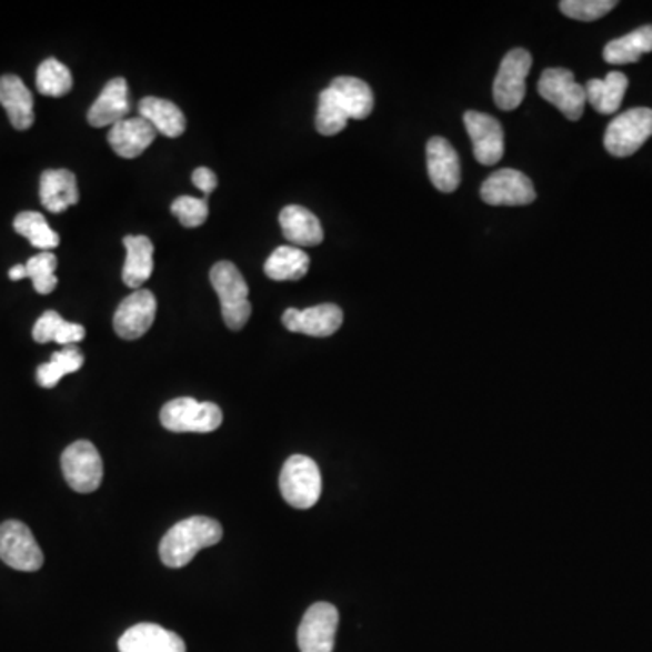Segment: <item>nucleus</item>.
I'll return each instance as SVG.
<instances>
[{"mask_svg":"<svg viewBox=\"0 0 652 652\" xmlns=\"http://www.w3.org/2000/svg\"><path fill=\"white\" fill-rule=\"evenodd\" d=\"M223 539L220 522L209 516H191L172 525L160 542V559L168 568L180 569L205 548L217 545Z\"/></svg>","mask_w":652,"mask_h":652,"instance_id":"nucleus-1","label":"nucleus"},{"mask_svg":"<svg viewBox=\"0 0 652 652\" xmlns=\"http://www.w3.org/2000/svg\"><path fill=\"white\" fill-rule=\"evenodd\" d=\"M212 289L220 295L221 315L231 330H241L251 319L249 284L231 261H220L211 269Z\"/></svg>","mask_w":652,"mask_h":652,"instance_id":"nucleus-2","label":"nucleus"},{"mask_svg":"<svg viewBox=\"0 0 652 652\" xmlns=\"http://www.w3.org/2000/svg\"><path fill=\"white\" fill-rule=\"evenodd\" d=\"M162 427L174 433H211L221 427L223 412L214 402L192 398L172 399L160 413Z\"/></svg>","mask_w":652,"mask_h":652,"instance_id":"nucleus-3","label":"nucleus"},{"mask_svg":"<svg viewBox=\"0 0 652 652\" xmlns=\"http://www.w3.org/2000/svg\"><path fill=\"white\" fill-rule=\"evenodd\" d=\"M321 485V471L310 457L292 455L284 462L280 490L287 504L298 510H309L319 501Z\"/></svg>","mask_w":652,"mask_h":652,"instance_id":"nucleus-4","label":"nucleus"},{"mask_svg":"<svg viewBox=\"0 0 652 652\" xmlns=\"http://www.w3.org/2000/svg\"><path fill=\"white\" fill-rule=\"evenodd\" d=\"M652 137V109L634 108L609 123L603 146L611 157H633Z\"/></svg>","mask_w":652,"mask_h":652,"instance_id":"nucleus-5","label":"nucleus"},{"mask_svg":"<svg viewBox=\"0 0 652 652\" xmlns=\"http://www.w3.org/2000/svg\"><path fill=\"white\" fill-rule=\"evenodd\" d=\"M0 560L24 573H33L44 565V553L24 522L6 520L0 524Z\"/></svg>","mask_w":652,"mask_h":652,"instance_id":"nucleus-6","label":"nucleus"},{"mask_svg":"<svg viewBox=\"0 0 652 652\" xmlns=\"http://www.w3.org/2000/svg\"><path fill=\"white\" fill-rule=\"evenodd\" d=\"M60 464L66 482L77 493H93L102 484V457L89 441H77L66 448Z\"/></svg>","mask_w":652,"mask_h":652,"instance_id":"nucleus-7","label":"nucleus"},{"mask_svg":"<svg viewBox=\"0 0 652 652\" xmlns=\"http://www.w3.org/2000/svg\"><path fill=\"white\" fill-rule=\"evenodd\" d=\"M539 93L545 102L553 103L571 122L584 114L585 89L574 80L573 71L565 68L545 69L539 80Z\"/></svg>","mask_w":652,"mask_h":652,"instance_id":"nucleus-8","label":"nucleus"},{"mask_svg":"<svg viewBox=\"0 0 652 652\" xmlns=\"http://www.w3.org/2000/svg\"><path fill=\"white\" fill-rule=\"evenodd\" d=\"M533 59L530 51L515 48L508 51L493 82V100L502 111H515L525 99V79L530 74Z\"/></svg>","mask_w":652,"mask_h":652,"instance_id":"nucleus-9","label":"nucleus"},{"mask_svg":"<svg viewBox=\"0 0 652 652\" xmlns=\"http://www.w3.org/2000/svg\"><path fill=\"white\" fill-rule=\"evenodd\" d=\"M339 613L332 603L310 605L298 629V648L301 652H332L338 633Z\"/></svg>","mask_w":652,"mask_h":652,"instance_id":"nucleus-10","label":"nucleus"},{"mask_svg":"<svg viewBox=\"0 0 652 652\" xmlns=\"http://www.w3.org/2000/svg\"><path fill=\"white\" fill-rule=\"evenodd\" d=\"M481 198L488 205H530L536 200V191L524 172L501 169L485 178L481 187Z\"/></svg>","mask_w":652,"mask_h":652,"instance_id":"nucleus-11","label":"nucleus"},{"mask_svg":"<svg viewBox=\"0 0 652 652\" xmlns=\"http://www.w3.org/2000/svg\"><path fill=\"white\" fill-rule=\"evenodd\" d=\"M157 318V298L151 290H134L114 312L113 327L120 338L134 341L148 334Z\"/></svg>","mask_w":652,"mask_h":652,"instance_id":"nucleus-12","label":"nucleus"},{"mask_svg":"<svg viewBox=\"0 0 652 652\" xmlns=\"http://www.w3.org/2000/svg\"><path fill=\"white\" fill-rule=\"evenodd\" d=\"M464 126L473 143L475 160L482 165H496L504 157V131L496 118L491 114L468 111Z\"/></svg>","mask_w":652,"mask_h":652,"instance_id":"nucleus-13","label":"nucleus"},{"mask_svg":"<svg viewBox=\"0 0 652 652\" xmlns=\"http://www.w3.org/2000/svg\"><path fill=\"white\" fill-rule=\"evenodd\" d=\"M284 329L295 334L312 335V338H329L334 335L343 324V310L338 304L323 303L310 309L284 310Z\"/></svg>","mask_w":652,"mask_h":652,"instance_id":"nucleus-14","label":"nucleus"},{"mask_svg":"<svg viewBox=\"0 0 652 652\" xmlns=\"http://www.w3.org/2000/svg\"><path fill=\"white\" fill-rule=\"evenodd\" d=\"M428 177L441 192L457 191L461 185V160L447 138L433 137L427 143Z\"/></svg>","mask_w":652,"mask_h":652,"instance_id":"nucleus-15","label":"nucleus"},{"mask_svg":"<svg viewBox=\"0 0 652 652\" xmlns=\"http://www.w3.org/2000/svg\"><path fill=\"white\" fill-rule=\"evenodd\" d=\"M120 652H187L185 642L177 633L157 623H138L118 640Z\"/></svg>","mask_w":652,"mask_h":652,"instance_id":"nucleus-16","label":"nucleus"},{"mask_svg":"<svg viewBox=\"0 0 652 652\" xmlns=\"http://www.w3.org/2000/svg\"><path fill=\"white\" fill-rule=\"evenodd\" d=\"M131 111L129 102V88L126 79L109 80L99 99L94 100L93 106L89 109L88 122L93 128H108L117 126L128 118Z\"/></svg>","mask_w":652,"mask_h":652,"instance_id":"nucleus-17","label":"nucleus"},{"mask_svg":"<svg viewBox=\"0 0 652 652\" xmlns=\"http://www.w3.org/2000/svg\"><path fill=\"white\" fill-rule=\"evenodd\" d=\"M0 103L17 131H28L33 126V94L17 74L0 77Z\"/></svg>","mask_w":652,"mask_h":652,"instance_id":"nucleus-18","label":"nucleus"},{"mask_svg":"<svg viewBox=\"0 0 652 652\" xmlns=\"http://www.w3.org/2000/svg\"><path fill=\"white\" fill-rule=\"evenodd\" d=\"M157 131L142 117L126 118L109 131V146L118 157L138 158L154 142Z\"/></svg>","mask_w":652,"mask_h":652,"instance_id":"nucleus-19","label":"nucleus"},{"mask_svg":"<svg viewBox=\"0 0 652 652\" xmlns=\"http://www.w3.org/2000/svg\"><path fill=\"white\" fill-rule=\"evenodd\" d=\"M80 200L79 185L74 172L68 169H50L40 177V201L54 214L77 205Z\"/></svg>","mask_w":652,"mask_h":652,"instance_id":"nucleus-20","label":"nucleus"},{"mask_svg":"<svg viewBox=\"0 0 652 652\" xmlns=\"http://www.w3.org/2000/svg\"><path fill=\"white\" fill-rule=\"evenodd\" d=\"M281 231L292 247H315L323 243V227L315 214L301 205L284 207L280 214Z\"/></svg>","mask_w":652,"mask_h":652,"instance_id":"nucleus-21","label":"nucleus"},{"mask_svg":"<svg viewBox=\"0 0 652 652\" xmlns=\"http://www.w3.org/2000/svg\"><path fill=\"white\" fill-rule=\"evenodd\" d=\"M126 263H123L122 280L129 289L140 290L152 275L154 269V245L148 235H126Z\"/></svg>","mask_w":652,"mask_h":652,"instance_id":"nucleus-22","label":"nucleus"},{"mask_svg":"<svg viewBox=\"0 0 652 652\" xmlns=\"http://www.w3.org/2000/svg\"><path fill=\"white\" fill-rule=\"evenodd\" d=\"M138 113L143 120H148L157 133L168 138L182 137L185 133L187 120L182 109L171 100L148 97L138 103Z\"/></svg>","mask_w":652,"mask_h":652,"instance_id":"nucleus-23","label":"nucleus"},{"mask_svg":"<svg viewBox=\"0 0 652 652\" xmlns=\"http://www.w3.org/2000/svg\"><path fill=\"white\" fill-rule=\"evenodd\" d=\"M329 88L334 91L350 120H364L372 114V88L364 80L355 79V77H338L332 80Z\"/></svg>","mask_w":652,"mask_h":652,"instance_id":"nucleus-24","label":"nucleus"},{"mask_svg":"<svg viewBox=\"0 0 652 652\" xmlns=\"http://www.w3.org/2000/svg\"><path fill=\"white\" fill-rule=\"evenodd\" d=\"M629 80L620 71H611L603 80L591 79L585 84V99L600 114H613L622 106Z\"/></svg>","mask_w":652,"mask_h":652,"instance_id":"nucleus-25","label":"nucleus"},{"mask_svg":"<svg viewBox=\"0 0 652 652\" xmlns=\"http://www.w3.org/2000/svg\"><path fill=\"white\" fill-rule=\"evenodd\" d=\"M652 51V26H642L631 33L623 34L620 39L611 40L603 48V60L608 64L623 66L634 64L643 54Z\"/></svg>","mask_w":652,"mask_h":652,"instance_id":"nucleus-26","label":"nucleus"},{"mask_svg":"<svg viewBox=\"0 0 652 652\" xmlns=\"http://www.w3.org/2000/svg\"><path fill=\"white\" fill-rule=\"evenodd\" d=\"M310 258L298 247H278L265 261V274L272 281H300L309 272Z\"/></svg>","mask_w":652,"mask_h":652,"instance_id":"nucleus-27","label":"nucleus"},{"mask_svg":"<svg viewBox=\"0 0 652 652\" xmlns=\"http://www.w3.org/2000/svg\"><path fill=\"white\" fill-rule=\"evenodd\" d=\"M86 338V329L79 323H69L59 312L48 310L40 315L33 327V339L37 343H79Z\"/></svg>","mask_w":652,"mask_h":652,"instance_id":"nucleus-28","label":"nucleus"},{"mask_svg":"<svg viewBox=\"0 0 652 652\" xmlns=\"http://www.w3.org/2000/svg\"><path fill=\"white\" fill-rule=\"evenodd\" d=\"M13 229L17 234L24 235L26 240H30L31 245L39 251L51 252L59 247V234L48 225V221L40 212H20L13 221Z\"/></svg>","mask_w":652,"mask_h":652,"instance_id":"nucleus-29","label":"nucleus"},{"mask_svg":"<svg viewBox=\"0 0 652 652\" xmlns=\"http://www.w3.org/2000/svg\"><path fill=\"white\" fill-rule=\"evenodd\" d=\"M82 364H84V353L74 347H68L60 352H54L50 363L40 364L37 370V381L42 388H54L68 373L79 372Z\"/></svg>","mask_w":652,"mask_h":652,"instance_id":"nucleus-30","label":"nucleus"},{"mask_svg":"<svg viewBox=\"0 0 652 652\" xmlns=\"http://www.w3.org/2000/svg\"><path fill=\"white\" fill-rule=\"evenodd\" d=\"M37 89L44 97L60 99L73 89V74L68 66L57 59H48L37 69Z\"/></svg>","mask_w":652,"mask_h":652,"instance_id":"nucleus-31","label":"nucleus"},{"mask_svg":"<svg viewBox=\"0 0 652 652\" xmlns=\"http://www.w3.org/2000/svg\"><path fill=\"white\" fill-rule=\"evenodd\" d=\"M349 120V114L344 113V109L341 108L334 91L330 88L321 91L318 114H315L318 133L323 134V137H334V134L341 133L347 128Z\"/></svg>","mask_w":652,"mask_h":652,"instance_id":"nucleus-32","label":"nucleus"},{"mask_svg":"<svg viewBox=\"0 0 652 652\" xmlns=\"http://www.w3.org/2000/svg\"><path fill=\"white\" fill-rule=\"evenodd\" d=\"M57 265H59V261L53 252H40L26 263V274L33 281V289L39 294H51L57 289V284H59V280L54 275Z\"/></svg>","mask_w":652,"mask_h":652,"instance_id":"nucleus-33","label":"nucleus"},{"mask_svg":"<svg viewBox=\"0 0 652 652\" xmlns=\"http://www.w3.org/2000/svg\"><path fill=\"white\" fill-rule=\"evenodd\" d=\"M616 6V0H562L559 8L569 19L594 22L611 13Z\"/></svg>","mask_w":652,"mask_h":652,"instance_id":"nucleus-34","label":"nucleus"},{"mask_svg":"<svg viewBox=\"0 0 652 652\" xmlns=\"http://www.w3.org/2000/svg\"><path fill=\"white\" fill-rule=\"evenodd\" d=\"M171 212L183 227L194 229L205 223L209 217V203L207 198L180 197L172 201Z\"/></svg>","mask_w":652,"mask_h":652,"instance_id":"nucleus-35","label":"nucleus"},{"mask_svg":"<svg viewBox=\"0 0 652 652\" xmlns=\"http://www.w3.org/2000/svg\"><path fill=\"white\" fill-rule=\"evenodd\" d=\"M192 183L200 189L205 197H209L214 189L218 187V177L211 169L198 168L197 171L192 172Z\"/></svg>","mask_w":652,"mask_h":652,"instance_id":"nucleus-36","label":"nucleus"},{"mask_svg":"<svg viewBox=\"0 0 652 652\" xmlns=\"http://www.w3.org/2000/svg\"><path fill=\"white\" fill-rule=\"evenodd\" d=\"M24 278H28V274H26V265H16L10 270V280L19 281L24 280Z\"/></svg>","mask_w":652,"mask_h":652,"instance_id":"nucleus-37","label":"nucleus"}]
</instances>
